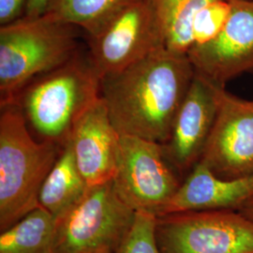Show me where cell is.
Instances as JSON below:
<instances>
[{"mask_svg": "<svg viewBox=\"0 0 253 253\" xmlns=\"http://www.w3.org/2000/svg\"><path fill=\"white\" fill-rule=\"evenodd\" d=\"M195 71L188 54L162 47L100 79V98L120 135L164 144Z\"/></svg>", "mask_w": 253, "mask_h": 253, "instance_id": "cell-1", "label": "cell"}, {"mask_svg": "<svg viewBox=\"0 0 253 253\" xmlns=\"http://www.w3.org/2000/svg\"><path fill=\"white\" fill-rule=\"evenodd\" d=\"M100 98V74L89 54L78 51L67 62L29 83L12 102L42 140L64 145L76 122Z\"/></svg>", "mask_w": 253, "mask_h": 253, "instance_id": "cell-2", "label": "cell"}, {"mask_svg": "<svg viewBox=\"0 0 253 253\" xmlns=\"http://www.w3.org/2000/svg\"><path fill=\"white\" fill-rule=\"evenodd\" d=\"M64 145L53 141L34 140L18 105L13 102L1 105V232L39 207L41 188Z\"/></svg>", "mask_w": 253, "mask_h": 253, "instance_id": "cell-3", "label": "cell"}, {"mask_svg": "<svg viewBox=\"0 0 253 253\" xmlns=\"http://www.w3.org/2000/svg\"><path fill=\"white\" fill-rule=\"evenodd\" d=\"M78 27L42 16L0 27V104L12 102L29 83L71 59Z\"/></svg>", "mask_w": 253, "mask_h": 253, "instance_id": "cell-4", "label": "cell"}, {"mask_svg": "<svg viewBox=\"0 0 253 253\" xmlns=\"http://www.w3.org/2000/svg\"><path fill=\"white\" fill-rule=\"evenodd\" d=\"M134 217L135 211L119 197L114 181L89 187L56 220L54 253H116Z\"/></svg>", "mask_w": 253, "mask_h": 253, "instance_id": "cell-5", "label": "cell"}, {"mask_svg": "<svg viewBox=\"0 0 253 253\" xmlns=\"http://www.w3.org/2000/svg\"><path fill=\"white\" fill-rule=\"evenodd\" d=\"M162 253H253V219L234 210L189 211L157 217Z\"/></svg>", "mask_w": 253, "mask_h": 253, "instance_id": "cell-6", "label": "cell"}, {"mask_svg": "<svg viewBox=\"0 0 253 253\" xmlns=\"http://www.w3.org/2000/svg\"><path fill=\"white\" fill-rule=\"evenodd\" d=\"M114 185L119 197L135 212L161 217L183 179L160 143L120 136Z\"/></svg>", "mask_w": 253, "mask_h": 253, "instance_id": "cell-7", "label": "cell"}, {"mask_svg": "<svg viewBox=\"0 0 253 253\" xmlns=\"http://www.w3.org/2000/svg\"><path fill=\"white\" fill-rule=\"evenodd\" d=\"M89 40L88 54L100 79L165 47L149 0H132Z\"/></svg>", "mask_w": 253, "mask_h": 253, "instance_id": "cell-8", "label": "cell"}, {"mask_svg": "<svg viewBox=\"0 0 253 253\" xmlns=\"http://www.w3.org/2000/svg\"><path fill=\"white\" fill-rule=\"evenodd\" d=\"M199 163L222 179L253 176V100L222 88L216 120Z\"/></svg>", "mask_w": 253, "mask_h": 253, "instance_id": "cell-9", "label": "cell"}, {"mask_svg": "<svg viewBox=\"0 0 253 253\" xmlns=\"http://www.w3.org/2000/svg\"><path fill=\"white\" fill-rule=\"evenodd\" d=\"M222 88L224 86L195 73L169 138L162 144L165 157L183 180L204 153L216 120Z\"/></svg>", "mask_w": 253, "mask_h": 253, "instance_id": "cell-10", "label": "cell"}, {"mask_svg": "<svg viewBox=\"0 0 253 253\" xmlns=\"http://www.w3.org/2000/svg\"><path fill=\"white\" fill-rule=\"evenodd\" d=\"M231 2V14L220 33L188 53L195 73L222 86L253 71V0Z\"/></svg>", "mask_w": 253, "mask_h": 253, "instance_id": "cell-11", "label": "cell"}, {"mask_svg": "<svg viewBox=\"0 0 253 253\" xmlns=\"http://www.w3.org/2000/svg\"><path fill=\"white\" fill-rule=\"evenodd\" d=\"M120 136L101 98L73 126L70 140L77 166L88 187L114 179Z\"/></svg>", "mask_w": 253, "mask_h": 253, "instance_id": "cell-12", "label": "cell"}, {"mask_svg": "<svg viewBox=\"0 0 253 253\" xmlns=\"http://www.w3.org/2000/svg\"><path fill=\"white\" fill-rule=\"evenodd\" d=\"M253 201V176L222 179L199 163L182 181L162 216L189 211H240Z\"/></svg>", "mask_w": 253, "mask_h": 253, "instance_id": "cell-13", "label": "cell"}, {"mask_svg": "<svg viewBox=\"0 0 253 253\" xmlns=\"http://www.w3.org/2000/svg\"><path fill=\"white\" fill-rule=\"evenodd\" d=\"M88 189L77 166L73 145L69 140L41 188L39 206L57 220L84 198Z\"/></svg>", "mask_w": 253, "mask_h": 253, "instance_id": "cell-14", "label": "cell"}, {"mask_svg": "<svg viewBox=\"0 0 253 253\" xmlns=\"http://www.w3.org/2000/svg\"><path fill=\"white\" fill-rule=\"evenodd\" d=\"M56 219L39 206L0 235V253H54Z\"/></svg>", "mask_w": 253, "mask_h": 253, "instance_id": "cell-15", "label": "cell"}, {"mask_svg": "<svg viewBox=\"0 0 253 253\" xmlns=\"http://www.w3.org/2000/svg\"><path fill=\"white\" fill-rule=\"evenodd\" d=\"M166 49L188 54L192 46V25L201 9L213 0H149Z\"/></svg>", "mask_w": 253, "mask_h": 253, "instance_id": "cell-16", "label": "cell"}, {"mask_svg": "<svg viewBox=\"0 0 253 253\" xmlns=\"http://www.w3.org/2000/svg\"><path fill=\"white\" fill-rule=\"evenodd\" d=\"M132 0H53L44 16L84 29L88 36L100 31Z\"/></svg>", "mask_w": 253, "mask_h": 253, "instance_id": "cell-17", "label": "cell"}, {"mask_svg": "<svg viewBox=\"0 0 253 253\" xmlns=\"http://www.w3.org/2000/svg\"><path fill=\"white\" fill-rule=\"evenodd\" d=\"M231 9V0H213L201 9L192 25L191 48L214 40L225 26Z\"/></svg>", "mask_w": 253, "mask_h": 253, "instance_id": "cell-18", "label": "cell"}, {"mask_svg": "<svg viewBox=\"0 0 253 253\" xmlns=\"http://www.w3.org/2000/svg\"><path fill=\"white\" fill-rule=\"evenodd\" d=\"M157 217L135 212L133 223L116 253H162L156 238Z\"/></svg>", "mask_w": 253, "mask_h": 253, "instance_id": "cell-19", "label": "cell"}, {"mask_svg": "<svg viewBox=\"0 0 253 253\" xmlns=\"http://www.w3.org/2000/svg\"><path fill=\"white\" fill-rule=\"evenodd\" d=\"M27 2V0H0V25L5 26L22 18Z\"/></svg>", "mask_w": 253, "mask_h": 253, "instance_id": "cell-20", "label": "cell"}, {"mask_svg": "<svg viewBox=\"0 0 253 253\" xmlns=\"http://www.w3.org/2000/svg\"><path fill=\"white\" fill-rule=\"evenodd\" d=\"M53 0H27L23 17L39 18L43 16Z\"/></svg>", "mask_w": 253, "mask_h": 253, "instance_id": "cell-21", "label": "cell"}, {"mask_svg": "<svg viewBox=\"0 0 253 253\" xmlns=\"http://www.w3.org/2000/svg\"><path fill=\"white\" fill-rule=\"evenodd\" d=\"M239 212H241L245 216L253 219V201L250 204H248L244 208H242Z\"/></svg>", "mask_w": 253, "mask_h": 253, "instance_id": "cell-22", "label": "cell"}]
</instances>
